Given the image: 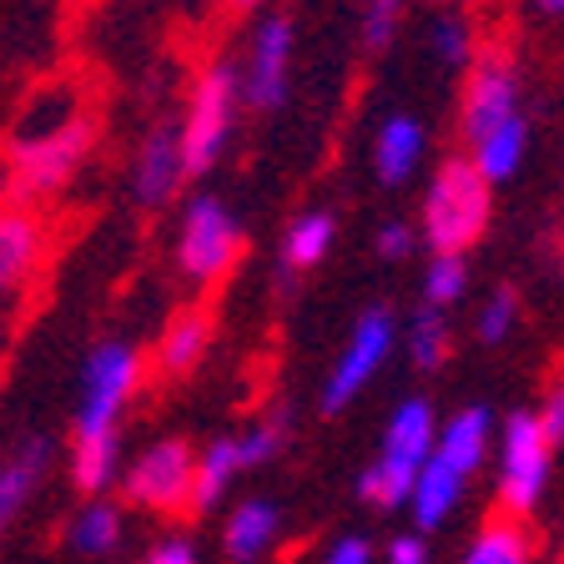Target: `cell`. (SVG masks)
<instances>
[{
    "instance_id": "15",
    "label": "cell",
    "mask_w": 564,
    "mask_h": 564,
    "mask_svg": "<svg viewBox=\"0 0 564 564\" xmlns=\"http://www.w3.org/2000/svg\"><path fill=\"white\" fill-rule=\"evenodd\" d=\"M423 156V127L413 117H388L378 127V141H373V162H378V176H383L388 187H399L409 182L413 166Z\"/></svg>"
},
{
    "instance_id": "3",
    "label": "cell",
    "mask_w": 564,
    "mask_h": 564,
    "mask_svg": "<svg viewBox=\"0 0 564 564\" xmlns=\"http://www.w3.org/2000/svg\"><path fill=\"white\" fill-rule=\"evenodd\" d=\"M489 227V182L474 162H444L423 197V237L434 252H464Z\"/></svg>"
},
{
    "instance_id": "16",
    "label": "cell",
    "mask_w": 564,
    "mask_h": 564,
    "mask_svg": "<svg viewBox=\"0 0 564 564\" xmlns=\"http://www.w3.org/2000/svg\"><path fill=\"white\" fill-rule=\"evenodd\" d=\"M458 494H464V474H454L444 458H429V469L419 474V489H413V524L419 529H438L454 514Z\"/></svg>"
},
{
    "instance_id": "37",
    "label": "cell",
    "mask_w": 564,
    "mask_h": 564,
    "mask_svg": "<svg viewBox=\"0 0 564 564\" xmlns=\"http://www.w3.org/2000/svg\"><path fill=\"white\" fill-rule=\"evenodd\" d=\"M242 6H252V0H242Z\"/></svg>"
},
{
    "instance_id": "14",
    "label": "cell",
    "mask_w": 564,
    "mask_h": 564,
    "mask_svg": "<svg viewBox=\"0 0 564 564\" xmlns=\"http://www.w3.org/2000/svg\"><path fill=\"white\" fill-rule=\"evenodd\" d=\"M223 544L237 564H258L262 554L278 544V509H272L268 499H247V505H237L232 519H227Z\"/></svg>"
},
{
    "instance_id": "6",
    "label": "cell",
    "mask_w": 564,
    "mask_h": 564,
    "mask_svg": "<svg viewBox=\"0 0 564 564\" xmlns=\"http://www.w3.org/2000/svg\"><path fill=\"white\" fill-rule=\"evenodd\" d=\"M550 438H544L540 413H514L499 438V499L509 514H529L540 505L544 479H550Z\"/></svg>"
},
{
    "instance_id": "17",
    "label": "cell",
    "mask_w": 564,
    "mask_h": 564,
    "mask_svg": "<svg viewBox=\"0 0 564 564\" xmlns=\"http://www.w3.org/2000/svg\"><path fill=\"white\" fill-rule=\"evenodd\" d=\"M46 464H51V444H46V438H31V444H25L21 454L6 464V474H0V519L21 514V505L31 499L35 484H41Z\"/></svg>"
},
{
    "instance_id": "13",
    "label": "cell",
    "mask_w": 564,
    "mask_h": 564,
    "mask_svg": "<svg viewBox=\"0 0 564 564\" xmlns=\"http://www.w3.org/2000/svg\"><path fill=\"white\" fill-rule=\"evenodd\" d=\"M489 409H458L454 419L438 429V448L434 454L444 458L454 474H474L484 464V454H489Z\"/></svg>"
},
{
    "instance_id": "18",
    "label": "cell",
    "mask_w": 564,
    "mask_h": 564,
    "mask_svg": "<svg viewBox=\"0 0 564 564\" xmlns=\"http://www.w3.org/2000/svg\"><path fill=\"white\" fill-rule=\"evenodd\" d=\"M524 152H529V127H524V117H519V121L499 127L494 137H484L479 147H474V166H479L484 182L494 187V182H509V176L519 172Z\"/></svg>"
},
{
    "instance_id": "11",
    "label": "cell",
    "mask_w": 564,
    "mask_h": 564,
    "mask_svg": "<svg viewBox=\"0 0 564 564\" xmlns=\"http://www.w3.org/2000/svg\"><path fill=\"white\" fill-rule=\"evenodd\" d=\"M288 61H293V25L272 15L258 31V41H252V61H247L242 76V96L258 111H278L288 101Z\"/></svg>"
},
{
    "instance_id": "9",
    "label": "cell",
    "mask_w": 564,
    "mask_h": 564,
    "mask_svg": "<svg viewBox=\"0 0 564 564\" xmlns=\"http://www.w3.org/2000/svg\"><path fill=\"white\" fill-rule=\"evenodd\" d=\"M127 499L147 509H176L187 505L197 494V458L182 438H166V444H152L147 454L127 469Z\"/></svg>"
},
{
    "instance_id": "23",
    "label": "cell",
    "mask_w": 564,
    "mask_h": 564,
    "mask_svg": "<svg viewBox=\"0 0 564 564\" xmlns=\"http://www.w3.org/2000/svg\"><path fill=\"white\" fill-rule=\"evenodd\" d=\"M464 564H529V534L514 519H494L479 529V540L469 544Z\"/></svg>"
},
{
    "instance_id": "31",
    "label": "cell",
    "mask_w": 564,
    "mask_h": 564,
    "mask_svg": "<svg viewBox=\"0 0 564 564\" xmlns=\"http://www.w3.org/2000/svg\"><path fill=\"white\" fill-rule=\"evenodd\" d=\"M323 564H373V544H368L364 534H348V540L333 544Z\"/></svg>"
},
{
    "instance_id": "7",
    "label": "cell",
    "mask_w": 564,
    "mask_h": 564,
    "mask_svg": "<svg viewBox=\"0 0 564 564\" xmlns=\"http://www.w3.org/2000/svg\"><path fill=\"white\" fill-rule=\"evenodd\" d=\"M237 252H242V227L232 212L217 197H192L187 217H182V247H176L182 272L192 282H212L232 268Z\"/></svg>"
},
{
    "instance_id": "10",
    "label": "cell",
    "mask_w": 564,
    "mask_h": 564,
    "mask_svg": "<svg viewBox=\"0 0 564 564\" xmlns=\"http://www.w3.org/2000/svg\"><path fill=\"white\" fill-rule=\"evenodd\" d=\"M519 121V82L505 61H484L474 70L469 91H464V137L479 147L484 137H494L499 127Z\"/></svg>"
},
{
    "instance_id": "26",
    "label": "cell",
    "mask_w": 564,
    "mask_h": 564,
    "mask_svg": "<svg viewBox=\"0 0 564 564\" xmlns=\"http://www.w3.org/2000/svg\"><path fill=\"white\" fill-rule=\"evenodd\" d=\"M464 258L458 252H434V262H429V272H423V297H429V307H444L454 303L458 293H464Z\"/></svg>"
},
{
    "instance_id": "2",
    "label": "cell",
    "mask_w": 564,
    "mask_h": 564,
    "mask_svg": "<svg viewBox=\"0 0 564 564\" xmlns=\"http://www.w3.org/2000/svg\"><path fill=\"white\" fill-rule=\"evenodd\" d=\"M438 448V429H434V409L429 399H403L388 419V438L378 464L358 479V499L378 509H399L413 505V489H419V474L429 469V458Z\"/></svg>"
},
{
    "instance_id": "12",
    "label": "cell",
    "mask_w": 564,
    "mask_h": 564,
    "mask_svg": "<svg viewBox=\"0 0 564 564\" xmlns=\"http://www.w3.org/2000/svg\"><path fill=\"white\" fill-rule=\"evenodd\" d=\"M182 176H187L182 131H156V137H147V147H141V156H137V172H131V192H137L141 207H162Z\"/></svg>"
},
{
    "instance_id": "35",
    "label": "cell",
    "mask_w": 564,
    "mask_h": 564,
    "mask_svg": "<svg viewBox=\"0 0 564 564\" xmlns=\"http://www.w3.org/2000/svg\"><path fill=\"white\" fill-rule=\"evenodd\" d=\"M147 564H197V550H192L187 540H166Z\"/></svg>"
},
{
    "instance_id": "8",
    "label": "cell",
    "mask_w": 564,
    "mask_h": 564,
    "mask_svg": "<svg viewBox=\"0 0 564 564\" xmlns=\"http://www.w3.org/2000/svg\"><path fill=\"white\" fill-rule=\"evenodd\" d=\"M388 352H393V313H388V307H368V313L352 323L348 348H343V358L333 364L328 383H323V409L328 413L348 409V403L373 383V373L383 368Z\"/></svg>"
},
{
    "instance_id": "27",
    "label": "cell",
    "mask_w": 564,
    "mask_h": 564,
    "mask_svg": "<svg viewBox=\"0 0 564 564\" xmlns=\"http://www.w3.org/2000/svg\"><path fill=\"white\" fill-rule=\"evenodd\" d=\"M434 56L444 61V66H469L474 35H469V25L458 21V15H444V21L434 25Z\"/></svg>"
},
{
    "instance_id": "32",
    "label": "cell",
    "mask_w": 564,
    "mask_h": 564,
    "mask_svg": "<svg viewBox=\"0 0 564 564\" xmlns=\"http://www.w3.org/2000/svg\"><path fill=\"white\" fill-rule=\"evenodd\" d=\"M540 423H544V438H550V444H564V383H554V388H550V399H544Z\"/></svg>"
},
{
    "instance_id": "33",
    "label": "cell",
    "mask_w": 564,
    "mask_h": 564,
    "mask_svg": "<svg viewBox=\"0 0 564 564\" xmlns=\"http://www.w3.org/2000/svg\"><path fill=\"white\" fill-rule=\"evenodd\" d=\"M409 247H413V232L403 223H388L383 232H378V252H383V258H409Z\"/></svg>"
},
{
    "instance_id": "22",
    "label": "cell",
    "mask_w": 564,
    "mask_h": 564,
    "mask_svg": "<svg viewBox=\"0 0 564 564\" xmlns=\"http://www.w3.org/2000/svg\"><path fill=\"white\" fill-rule=\"evenodd\" d=\"M35 247H41V227H35L25 212H11V217L0 223V282H6V288H15V282L31 272Z\"/></svg>"
},
{
    "instance_id": "20",
    "label": "cell",
    "mask_w": 564,
    "mask_h": 564,
    "mask_svg": "<svg viewBox=\"0 0 564 564\" xmlns=\"http://www.w3.org/2000/svg\"><path fill=\"white\" fill-rule=\"evenodd\" d=\"M333 232H338V223H333L328 212H303V217L288 227V237H282V262H288V268H313V262H323L333 247Z\"/></svg>"
},
{
    "instance_id": "1",
    "label": "cell",
    "mask_w": 564,
    "mask_h": 564,
    "mask_svg": "<svg viewBox=\"0 0 564 564\" xmlns=\"http://www.w3.org/2000/svg\"><path fill=\"white\" fill-rule=\"evenodd\" d=\"M137 383V352L127 343H101L86 358V399L76 413V454L70 474L86 494H101L117 479V419Z\"/></svg>"
},
{
    "instance_id": "24",
    "label": "cell",
    "mask_w": 564,
    "mask_h": 564,
    "mask_svg": "<svg viewBox=\"0 0 564 564\" xmlns=\"http://www.w3.org/2000/svg\"><path fill=\"white\" fill-rule=\"evenodd\" d=\"M70 550L76 554H111L121 540V514L111 505H91L70 519Z\"/></svg>"
},
{
    "instance_id": "36",
    "label": "cell",
    "mask_w": 564,
    "mask_h": 564,
    "mask_svg": "<svg viewBox=\"0 0 564 564\" xmlns=\"http://www.w3.org/2000/svg\"><path fill=\"white\" fill-rule=\"evenodd\" d=\"M544 15H564V0H534Z\"/></svg>"
},
{
    "instance_id": "29",
    "label": "cell",
    "mask_w": 564,
    "mask_h": 564,
    "mask_svg": "<svg viewBox=\"0 0 564 564\" xmlns=\"http://www.w3.org/2000/svg\"><path fill=\"white\" fill-rule=\"evenodd\" d=\"M278 448H282V419H268V423H258V429H247V434L237 438L242 469H258V464H268Z\"/></svg>"
},
{
    "instance_id": "4",
    "label": "cell",
    "mask_w": 564,
    "mask_h": 564,
    "mask_svg": "<svg viewBox=\"0 0 564 564\" xmlns=\"http://www.w3.org/2000/svg\"><path fill=\"white\" fill-rule=\"evenodd\" d=\"M86 147H91V121H82V117H70V121L46 127V131H25V137L15 141V156H11L15 192H25V197L61 192L70 182V172L82 166Z\"/></svg>"
},
{
    "instance_id": "25",
    "label": "cell",
    "mask_w": 564,
    "mask_h": 564,
    "mask_svg": "<svg viewBox=\"0 0 564 564\" xmlns=\"http://www.w3.org/2000/svg\"><path fill=\"white\" fill-rule=\"evenodd\" d=\"M409 352L419 368H438L448 352V328L444 317H438V307H423L419 317L409 323Z\"/></svg>"
},
{
    "instance_id": "19",
    "label": "cell",
    "mask_w": 564,
    "mask_h": 564,
    "mask_svg": "<svg viewBox=\"0 0 564 564\" xmlns=\"http://www.w3.org/2000/svg\"><path fill=\"white\" fill-rule=\"evenodd\" d=\"M207 343H212L207 313H182L172 328H166V338H162V368L166 373H192V368L202 364Z\"/></svg>"
},
{
    "instance_id": "5",
    "label": "cell",
    "mask_w": 564,
    "mask_h": 564,
    "mask_svg": "<svg viewBox=\"0 0 564 564\" xmlns=\"http://www.w3.org/2000/svg\"><path fill=\"white\" fill-rule=\"evenodd\" d=\"M237 96H242V76H237L232 66H212L197 82L187 127H182V162H187V176H202L223 156L227 137H232Z\"/></svg>"
},
{
    "instance_id": "30",
    "label": "cell",
    "mask_w": 564,
    "mask_h": 564,
    "mask_svg": "<svg viewBox=\"0 0 564 564\" xmlns=\"http://www.w3.org/2000/svg\"><path fill=\"white\" fill-rule=\"evenodd\" d=\"M399 11H403V0H368V15H364V35H368V46H388V35L399 31Z\"/></svg>"
},
{
    "instance_id": "34",
    "label": "cell",
    "mask_w": 564,
    "mask_h": 564,
    "mask_svg": "<svg viewBox=\"0 0 564 564\" xmlns=\"http://www.w3.org/2000/svg\"><path fill=\"white\" fill-rule=\"evenodd\" d=\"M388 564H429V550H423L419 534H399L388 544Z\"/></svg>"
},
{
    "instance_id": "21",
    "label": "cell",
    "mask_w": 564,
    "mask_h": 564,
    "mask_svg": "<svg viewBox=\"0 0 564 564\" xmlns=\"http://www.w3.org/2000/svg\"><path fill=\"white\" fill-rule=\"evenodd\" d=\"M242 469V454H237V438H217L197 454V494H192V505L197 509H212L217 499L227 494L232 474Z\"/></svg>"
},
{
    "instance_id": "28",
    "label": "cell",
    "mask_w": 564,
    "mask_h": 564,
    "mask_svg": "<svg viewBox=\"0 0 564 564\" xmlns=\"http://www.w3.org/2000/svg\"><path fill=\"white\" fill-rule=\"evenodd\" d=\"M514 313H519V297L509 293H494L489 303H484V313H479V323H474V333H479V343H505L509 338V328H514Z\"/></svg>"
}]
</instances>
